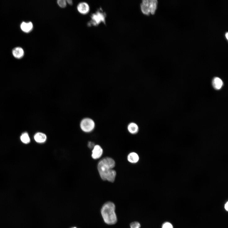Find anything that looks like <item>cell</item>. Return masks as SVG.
<instances>
[{
  "label": "cell",
  "instance_id": "cell-6",
  "mask_svg": "<svg viewBox=\"0 0 228 228\" xmlns=\"http://www.w3.org/2000/svg\"><path fill=\"white\" fill-rule=\"evenodd\" d=\"M103 153V149L100 146L95 145L92 151V158L94 160L99 159L101 157Z\"/></svg>",
  "mask_w": 228,
  "mask_h": 228
},
{
  "label": "cell",
  "instance_id": "cell-16",
  "mask_svg": "<svg viewBox=\"0 0 228 228\" xmlns=\"http://www.w3.org/2000/svg\"><path fill=\"white\" fill-rule=\"evenodd\" d=\"M141 226L140 223L137 221L133 222L130 224V228H140Z\"/></svg>",
  "mask_w": 228,
  "mask_h": 228
},
{
  "label": "cell",
  "instance_id": "cell-18",
  "mask_svg": "<svg viewBox=\"0 0 228 228\" xmlns=\"http://www.w3.org/2000/svg\"><path fill=\"white\" fill-rule=\"evenodd\" d=\"M162 228H173V227L172 224L169 222H166L163 225Z\"/></svg>",
  "mask_w": 228,
  "mask_h": 228
},
{
  "label": "cell",
  "instance_id": "cell-13",
  "mask_svg": "<svg viewBox=\"0 0 228 228\" xmlns=\"http://www.w3.org/2000/svg\"><path fill=\"white\" fill-rule=\"evenodd\" d=\"M116 175V171L113 169H111L107 174L106 181L113 182L115 181Z\"/></svg>",
  "mask_w": 228,
  "mask_h": 228
},
{
  "label": "cell",
  "instance_id": "cell-11",
  "mask_svg": "<svg viewBox=\"0 0 228 228\" xmlns=\"http://www.w3.org/2000/svg\"><path fill=\"white\" fill-rule=\"evenodd\" d=\"M212 84L214 88L219 90L221 88L223 84L221 80L218 77L214 78L212 81Z\"/></svg>",
  "mask_w": 228,
  "mask_h": 228
},
{
  "label": "cell",
  "instance_id": "cell-23",
  "mask_svg": "<svg viewBox=\"0 0 228 228\" xmlns=\"http://www.w3.org/2000/svg\"><path fill=\"white\" fill-rule=\"evenodd\" d=\"M73 228H77L76 227H73Z\"/></svg>",
  "mask_w": 228,
  "mask_h": 228
},
{
  "label": "cell",
  "instance_id": "cell-5",
  "mask_svg": "<svg viewBox=\"0 0 228 228\" xmlns=\"http://www.w3.org/2000/svg\"><path fill=\"white\" fill-rule=\"evenodd\" d=\"M95 124L94 121L90 118H85L82 120L80 124L81 130L86 133H89L94 129Z\"/></svg>",
  "mask_w": 228,
  "mask_h": 228
},
{
  "label": "cell",
  "instance_id": "cell-21",
  "mask_svg": "<svg viewBox=\"0 0 228 228\" xmlns=\"http://www.w3.org/2000/svg\"><path fill=\"white\" fill-rule=\"evenodd\" d=\"M225 208L226 211L228 210V203L227 202L225 206Z\"/></svg>",
  "mask_w": 228,
  "mask_h": 228
},
{
  "label": "cell",
  "instance_id": "cell-15",
  "mask_svg": "<svg viewBox=\"0 0 228 228\" xmlns=\"http://www.w3.org/2000/svg\"><path fill=\"white\" fill-rule=\"evenodd\" d=\"M20 138L21 142L24 144H28L30 142V137L27 133H23L21 136Z\"/></svg>",
  "mask_w": 228,
  "mask_h": 228
},
{
  "label": "cell",
  "instance_id": "cell-10",
  "mask_svg": "<svg viewBox=\"0 0 228 228\" xmlns=\"http://www.w3.org/2000/svg\"><path fill=\"white\" fill-rule=\"evenodd\" d=\"M24 52L23 49L20 47H16L12 50L13 56L17 59H20L24 55Z\"/></svg>",
  "mask_w": 228,
  "mask_h": 228
},
{
  "label": "cell",
  "instance_id": "cell-4",
  "mask_svg": "<svg viewBox=\"0 0 228 228\" xmlns=\"http://www.w3.org/2000/svg\"><path fill=\"white\" fill-rule=\"evenodd\" d=\"M106 14L101 8L99 9L92 14L91 21L89 23V25L97 26L101 23L105 24Z\"/></svg>",
  "mask_w": 228,
  "mask_h": 228
},
{
  "label": "cell",
  "instance_id": "cell-3",
  "mask_svg": "<svg viewBox=\"0 0 228 228\" xmlns=\"http://www.w3.org/2000/svg\"><path fill=\"white\" fill-rule=\"evenodd\" d=\"M156 0H144L142 1L140 8L142 12L146 15H154L157 8Z\"/></svg>",
  "mask_w": 228,
  "mask_h": 228
},
{
  "label": "cell",
  "instance_id": "cell-17",
  "mask_svg": "<svg viewBox=\"0 0 228 228\" xmlns=\"http://www.w3.org/2000/svg\"><path fill=\"white\" fill-rule=\"evenodd\" d=\"M57 3L59 6L61 8H64L67 5L66 1L65 0H59Z\"/></svg>",
  "mask_w": 228,
  "mask_h": 228
},
{
  "label": "cell",
  "instance_id": "cell-9",
  "mask_svg": "<svg viewBox=\"0 0 228 228\" xmlns=\"http://www.w3.org/2000/svg\"><path fill=\"white\" fill-rule=\"evenodd\" d=\"M33 28V24L31 22L28 23L23 22L21 24V29L25 33L30 32L32 30Z\"/></svg>",
  "mask_w": 228,
  "mask_h": 228
},
{
  "label": "cell",
  "instance_id": "cell-12",
  "mask_svg": "<svg viewBox=\"0 0 228 228\" xmlns=\"http://www.w3.org/2000/svg\"><path fill=\"white\" fill-rule=\"evenodd\" d=\"M127 160L128 161L131 163H136L139 161V157L136 153L132 152L128 156Z\"/></svg>",
  "mask_w": 228,
  "mask_h": 228
},
{
  "label": "cell",
  "instance_id": "cell-7",
  "mask_svg": "<svg viewBox=\"0 0 228 228\" xmlns=\"http://www.w3.org/2000/svg\"><path fill=\"white\" fill-rule=\"evenodd\" d=\"M77 9L78 11L82 14H87L90 11L89 5L85 2H82L79 4Z\"/></svg>",
  "mask_w": 228,
  "mask_h": 228
},
{
  "label": "cell",
  "instance_id": "cell-20",
  "mask_svg": "<svg viewBox=\"0 0 228 228\" xmlns=\"http://www.w3.org/2000/svg\"><path fill=\"white\" fill-rule=\"evenodd\" d=\"M66 2L70 5H73V2L72 1L69 0V1H66Z\"/></svg>",
  "mask_w": 228,
  "mask_h": 228
},
{
  "label": "cell",
  "instance_id": "cell-2",
  "mask_svg": "<svg viewBox=\"0 0 228 228\" xmlns=\"http://www.w3.org/2000/svg\"><path fill=\"white\" fill-rule=\"evenodd\" d=\"M115 165V161L110 158H106L99 162L97 168L100 176L102 180L106 181L107 174Z\"/></svg>",
  "mask_w": 228,
  "mask_h": 228
},
{
  "label": "cell",
  "instance_id": "cell-19",
  "mask_svg": "<svg viewBox=\"0 0 228 228\" xmlns=\"http://www.w3.org/2000/svg\"><path fill=\"white\" fill-rule=\"evenodd\" d=\"M88 147L90 149L93 148L95 146L94 144L91 142H89L88 144Z\"/></svg>",
  "mask_w": 228,
  "mask_h": 228
},
{
  "label": "cell",
  "instance_id": "cell-1",
  "mask_svg": "<svg viewBox=\"0 0 228 228\" xmlns=\"http://www.w3.org/2000/svg\"><path fill=\"white\" fill-rule=\"evenodd\" d=\"M116 208L115 204L110 201L106 203L103 206L101 213L103 221L106 224L111 225L117 222Z\"/></svg>",
  "mask_w": 228,
  "mask_h": 228
},
{
  "label": "cell",
  "instance_id": "cell-8",
  "mask_svg": "<svg viewBox=\"0 0 228 228\" xmlns=\"http://www.w3.org/2000/svg\"><path fill=\"white\" fill-rule=\"evenodd\" d=\"M34 139L37 143L42 144L45 142L47 137L46 134L41 132L37 133L34 136Z\"/></svg>",
  "mask_w": 228,
  "mask_h": 228
},
{
  "label": "cell",
  "instance_id": "cell-22",
  "mask_svg": "<svg viewBox=\"0 0 228 228\" xmlns=\"http://www.w3.org/2000/svg\"><path fill=\"white\" fill-rule=\"evenodd\" d=\"M228 33L227 32L225 34V36L227 40H228Z\"/></svg>",
  "mask_w": 228,
  "mask_h": 228
},
{
  "label": "cell",
  "instance_id": "cell-14",
  "mask_svg": "<svg viewBox=\"0 0 228 228\" xmlns=\"http://www.w3.org/2000/svg\"><path fill=\"white\" fill-rule=\"evenodd\" d=\"M128 130L130 133L132 134H136L138 131V125L134 123H131L128 125Z\"/></svg>",
  "mask_w": 228,
  "mask_h": 228
}]
</instances>
